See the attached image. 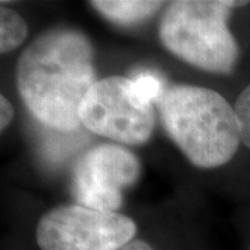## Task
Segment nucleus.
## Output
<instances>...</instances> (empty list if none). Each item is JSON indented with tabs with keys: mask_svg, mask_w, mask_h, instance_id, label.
Instances as JSON below:
<instances>
[{
	"mask_svg": "<svg viewBox=\"0 0 250 250\" xmlns=\"http://www.w3.org/2000/svg\"><path fill=\"white\" fill-rule=\"evenodd\" d=\"M135 92L141 98L152 104L154 100H161L164 96L163 92V82L157 74L145 71L138 74L135 78H132Z\"/></svg>",
	"mask_w": 250,
	"mask_h": 250,
	"instance_id": "9",
	"label": "nucleus"
},
{
	"mask_svg": "<svg viewBox=\"0 0 250 250\" xmlns=\"http://www.w3.org/2000/svg\"><path fill=\"white\" fill-rule=\"evenodd\" d=\"M233 108L241 128L242 142L250 149V83L242 90Z\"/></svg>",
	"mask_w": 250,
	"mask_h": 250,
	"instance_id": "10",
	"label": "nucleus"
},
{
	"mask_svg": "<svg viewBox=\"0 0 250 250\" xmlns=\"http://www.w3.org/2000/svg\"><path fill=\"white\" fill-rule=\"evenodd\" d=\"M80 118L90 132L126 145L146 142L154 128L152 104L124 77L98 81L81 104Z\"/></svg>",
	"mask_w": 250,
	"mask_h": 250,
	"instance_id": "5",
	"label": "nucleus"
},
{
	"mask_svg": "<svg viewBox=\"0 0 250 250\" xmlns=\"http://www.w3.org/2000/svg\"><path fill=\"white\" fill-rule=\"evenodd\" d=\"M248 1H172L160 22V39L181 60L211 72L232 71L239 49L228 28L229 11Z\"/></svg>",
	"mask_w": 250,
	"mask_h": 250,
	"instance_id": "3",
	"label": "nucleus"
},
{
	"mask_svg": "<svg viewBox=\"0 0 250 250\" xmlns=\"http://www.w3.org/2000/svg\"><path fill=\"white\" fill-rule=\"evenodd\" d=\"M28 35V27L18 13L6 6L0 7V52L9 53L17 49Z\"/></svg>",
	"mask_w": 250,
	"mask_h": 250,
	"instance_id": "8",
	"label": "nucleus"
},
{
	"mask_svg": "<svg viewBox=\"0 0 250 250\" xmlns=\"http://www.w3.org/2000/svg\"><path fill=\"white\" fill-rule=\"evenodd\" d=\"M96 82L92 45L75 29L46 31L18 60L17 86L25 106L38 121L59 132L80 126L81 104Z\"/></svg>",
	"mask_w": 250,
	"mask_h": 250,
	"instance_id": "1",
	"label": "nucleus"
},
{
	"mask_svg": "<svg viewBox=\"0 0 250 250\" xmlns=\"http://www.w3.org/2000/svg\"><path fill=\"white\" fill-rule=\"evenodd\" d=\"M160 113L172 141L197 167L223 166L238 150L242 138L235 108L214 90L174 86L160 100Z\"/></svg>",
	"mask_w": 250,
	"mask_h": 250,
	"instance_id": "2",
	"label": "nucleus"
},
{
	"mask_svg": "<svg viewBox=\"0 0 250 250\" xmlns=\"http://www.w3.org/2000/svg\"><path fill=\"white\" fill-rule=\"evenodd\" d=\"M90 4L102 16L118 24H134L154 14L163 6L161 1L139 0H96Z\"/></svg>",
	"mask_w": 250,
	"mask_h": 250,
	"instance_id": "7",
	"label": "nucleus"
},
{
	"mask_svg": "<svg viewBox=\"0 0 250 250\" xmlns=\"http://www.w3.org/2000/svg\"><path fill=\"white\" fill-rule=\"evenodd\" d=\"M14 117V107L6 96H0V129L4 131Z\"/></svg>",
	"mask_w": 250,
	"mask_h": 250,
	"instance_id": "11",
	"label": "nucleus"
},
{
	"mask_svg": "<svg viewBox=\"0 0 250 250\" xmlns=\"http://www.w3.org/2000/svg\"><path fill=\"white\" fill-rule=\"evenodd\" d=\"M141 174L134 153L116 145H100L85 153L74 170V195L80 206L102 211H116L123 190Z\"/></svg>",
	"mask_w": 250,
	"mask_h": 250,
	"instance_id": "6",
	"label": "nucleus"
},
{
	"mask_svg": "<svg viewBox=\"0 0 250 250\" xmlns=\"http://www.w3.org/2000/svg\"><path fill=\"white\" fill-rule=\"evenodd\" d=\"M136 233L135 223L117 211L59 206L36 227L41 250H121Z\"/></svg>",
	"mask_w": 250,
	"mask_h": 250,
	"instance_id": "4",
	"label": "nucleus"
},
{
	"mask_svg": "<svg viewBox=\"0 0 250 250\" xmlns=\"http://www.w3.org/2000/svg\"><path fill=\"white\" fill-rule=\"evenodd\" d=\"M121 250H156L145 241H131Z\"/></svg>",
	"mask_w": 250,
	"mask_h": 250,
	"instance_id": "12",
	"label": "nucleus"
}]
</instances>
